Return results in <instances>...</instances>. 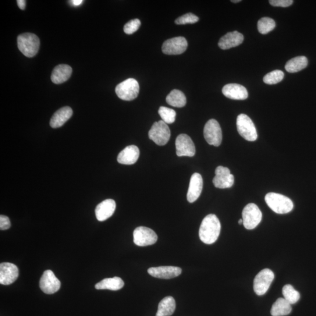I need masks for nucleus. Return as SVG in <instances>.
<instances>
[{"instance_id":"nucleus-1","label":"nucleus","mask_w":316,"mask_h":316,"mask_svg":"<svg viewBox=\"0 0 316 316\" xmlns=\"http://www.w3.org/2000/svg\"><path fill=\"white\" fill-rule=\"evenodd\" d=\"M221 224L218 217L210 214L205 217L199 229V237L202 242L206 244L215 243L220 236Z\"/></svg>"},{"instance_id":"nucleus-2","label":"nucleus","mask_w":316,"mask_h":316,"mask_svg":"<svg viewBox=\"0 0 316 316\" xmlns=\"http://www.w3.org/2000/svg\"><path fill=\"white\" fill-rule=\"evenodd\" d=\"M18 48L28 58H33L40 49V40L36 35L32 33L21 34L17 38Z\"/></svg>"},{"instance_id":"nucleus-3","label":"nucleus","mask_w":316,"mask_h":316,"mask_svg":"<svg viewBox=\"0 0 316 316\" xmlns=\"http://www.w3.org/2000/svg\"><path fill=\"white\" fill-rule=\"evenodd\" d=\"M265 200L269 207L277 214H286L293 208L292 201L282 194L269 193L266 195Z\"/></svg>"},{"instance_id":"nucleus-4","label":"nucleus","mask_w":316,"mask_h":316,"mask_svg":"<svg viewBox=\"0 0 316 316\" xmlns=\"http://www.w3.org/2000/svg\"><path fill=\"white\" fill-rule=\"evenodd\" d=\"M140 92V86L138 81L130 78L117 85L116 93L120 99L124 101H132L136 99Z\"/></svg>"},{"instance_id":"nucleus-5","label":"nucleus","mask_w":316,"mask_h":316,"mask_svg":"<svg viewBox=\"0 0 316 316\" xmlns=\"http://www.w3.org/2000/svg\"><path fill=\"white\" fill-rule=\"evenodd\" d=\"M237 127L240 136L248 141H256L257 131L253 121L244 114L237 117Z\"/></svg>"},{"instance_id":"nucleus-6","label":"nucleus","mask_w":316,"mask_h":316,"mask_svg":"<svg viewBox=\"0 0 316 316\" xmlns=\"http://www.w3.org/2000/svg\"><path fill=\"white\" fill-rule=\"evenodd\" d=\"M149 138L160 146L168 143L170 138V131L168 124L162 120L155 122L149 131Z\"/></svg>"},{"instance_id":"nucleus-7","label":"nucleus","mask_w":316,"mask_h":316,"mask_svg":"<svg viewBox=\"0 0 316 316\" xmlns=\"http://www.w3.org/2000/svg\"><path fill=\"white\" fill-rule=\"evenodd\" d=\"M242 216L243 225L248 230L254 229L261 223L262 218L260 209L254 203L248 204L244 207Z\"/></svg>"},{"instance_id":"nucleus-8","label":"nucleus","mask_w":316,"mask_h":316,"mask_svg":"<svg viewBox=\"0 0 316 316\" xmlns=\"http://www.w3.org/2000/svg\"><path fill=\"white\" fill-rule=\"evenodd\" d=\"M274 278V273L271 269L262 270L254 279V290L255 293L259 296L264 295L267 292Z\"/></svg>"},{"instance_id":"nucleus-9","label":"nucleus","mask_w":316,"mask_h":316,"mask_svg":"<svg viewBox=\"0 0 316 316\" xmlns=\"http://www.w3.org/2000/svg\"><path fill=\"white\" fill-rule=\"evenodd\" d=\"M204 137L208 144L219 147L222 142V131L219 123L215 119L208 120L204 128Z\"/></svg>"},{"instance_id":"nucleus-10","label":"nucleus","mask_w":316,"mask_h":316,"mask_svg":"<svg viewBox=\"0 0 316 316\" xmlns=\"http://www.w3.org/2000/svg\"><path fill=\"white\" fill-rule=\"evenodd\" d=\"M133 236L134 243L140 247L151 246L158 240V236L154 231L145 227H137L134 230Z\"/></svg>"},{"instance_id":"nucleus-11","label":"nucleus","mask_w":316,"mask_h":316,"mask_svg":"<svg viewBox=\"0 0 316 316\" xmlns=\"http://www.w3.org/2000/svg\"><path fill=\"white\" fill-rule=\"evenodd\" d=\"M176 154L178 157H192L196 153L194 143L186 134H180L176 140Z\"/></svg>"},{"instance_id":"nucleus-12","label":"nucleus","mask_w":316,"mask_h":316,"mask_svg":"<svg viewBox=\"0 0 316 316\" xmlns=\"http://www.w3.org/2000/svg\"><path fill=\"white\" fill-rule=\"evenodd\" d=\"M187 42L185 38L178 37L169 39L162 45V52L166 55H180L186 51Z\"/></svg>"},{"instance_id":"nucleus-13","label":"nucleus","mask_w":316,"mask_h":316,"mask_svg":"<svg viewBox=\"0 0 316 316\" xmlns=\"http://www.w3.org/2000/svg\"><path fill=\"white\" fill-rule=\"evenodd\" d=\"M216 176L213 183L217 188L227 189L232 187L234 183V177L226 167L219 166L216 168Z\"/></svg>"},{"instance_id":"nucleus-14","label":"nucleus","mask_w":316,"mask_h":316,"mask_svg":"<svg viewBox=\"0 0 316 316\" xmlns=\"http://www.w3.org/2000/svg\"><path fill=\"white\" fill-rule=\"evenodd\" d=\"M60 280L51 270H47L44 272L40 281L42 292L48 294L55 293L60 289Z\"/></svg>"},{"instance_id":"nucleus-15","label":"nucleus","mask_w":316,"mask_h":316,"mask_svg":"<svg viewBox=\"0 0 316 316\" xmlns=\"http://www.w3.org/2000/svg\"><path fill=\"white\" fill-rule=\"evenodd\" d=\"M19 275V268L16 265L10 262H3L0 264V283L9 285L16 281Z\"/></svg>"},{"instance_id":"nucleus-16","label":"nucleus","mask_w":316,"mask_h":316,"mask_svg":"<svg viewBox=\"0 0 316 316\" xmlns=\"http://www.w3.org/2000/svg\"><path fill=\"white\" fill-rule=\"evenodd\" d=\"M148 272L155 278L169 279L179 276L182 273V269L177 266H163L150 268Z\"/></svg>"},{"instance_id":"nucleus-17","label":"nucleus","mask_w":316,"mask_h":316,"mask_svg":"<svg viewBox=\"0 0 316 316\" xmlns=\"http://www.w3.org/2000/svg\"><path fill=\"white\" fill-rule=\"evenodd\" d=\"M203 184V178L200 174L195 173L191 176L187 194V199L189 203H193L200 197Z\"/></svg>"},{"instance_id":"nucleus-18","label":"nucleus","mask_w":316,"mask_h":316,"mask_svg":"<svg viewBox=\"0 0 316 316\" xmlns=\"http://www.w3.org/2000/svg\"><path fill=\"white\" fill-rule=\"evenodd\" d=\"M223 94L227 98L236 100H244L248 97L246 88L236 83L226 84L222 89Z\"/></svg>"},{"instance_id":"nucleus-19","label":"nucleus","mask_w":316,"mask_h":316,"mask_svg":"<svg viewBox=\"0 0 316 316\" xmlns=\"http://www.w3.org/2000/svg\"><path fill=\"white\" fill-rule=\"evenodd\" d=\"M243 41L244 36L242 34L236 31L230 32L220 38L219 47L223 50H227L238 47L242 44Z\"/></svg>"},{"instance_id":"nucleus-20","label":"nucleus","mask_w":316,"mask_h":316,"mask_svg":"<svg viewBox=\"0 0 316 316\" xmlns=\"http://www.w3.org/2000/svg\"><path fill=\"white\" fill-rule=\"evenodd\" d=\"M116 208V201L113 199H107L98 204L95 208V213L98 221L104 222L114 214Z\"/></svg>"},{"instance_id":"nucleus-21","label":"nucleus","mask_w":316,"mask_h":316,"mask_svg":"<svg viewBox=\"0 0 316 316\" xmlns=\"http://www.w3.org/2000/svg\"><path fill=\"white\" fill-rule=\"evenodd\" d=\"M140 157V150L136 145H130L120 152L117 161L121 164H134Z\"/></svg>"},{"instance_id":"nucleus-22","label":"nucleus","mask_w":316,"mask_h":316,"mask_svg":"<svg viewBox=\"0 0 316 316\" xmlns=\"http://www.w3.org/2000/svg\"><path fill=\"white\" fill-rule=\"evenodd\" d=\"M73 115V110L70 107H64L57 111L52 116L50 126L53 129L61 127Z\"/></svg>"},{"instance_id":"nucleus-23","label":"nucleus","mask_w":316,"mask_h":316,"mask_svg":"<svg viewBox=\"0 0 316 316\" xmlns=\"http://www.w3.org/2000/svg\"><path fill=\"white\" fill-rule=\"evenodd\" d=\"M72 73V69L70 66L61 64L56 66L51 74V80L55 84H62L69 79Z\"/></svg>"},{"instance_id":"nucleus-24","label":"nucleus","mask_w":316,"mask_h":316,"mask_svg":"<svg viewBox=\"0 0 316 316\" xmlns=\"http://www.w3.org/2000/svg\"><path fill=\"white\" fill-rule=\"evenodd\" d=\"M176 308V302L172 296H167L163 299L158 305V310L156 316H170L173 314Z\"/></svg>"},{"instance_id":"nucleus-25","label":"nucleus","mask_w":316,"mask_h":316,"mask_svg":"<svg viewBox=\"0 0 316 316\" xmlns=\"http://www.w3.org/2000/svg\"><path fill=\"white\" fill-rule=\"evenodd\" d=\"M124 286V282L119 277H114L112 278H106L102 280L95 285V288L97 290L109 289L111 290H119L122 289Z\"/></svg>"},{"instance_id":"nucleus-26","label":"nucleus","mask_w":316,"mask_h":316,"mask_svg":"<svg viewBox=\"0 0 316 316\" xmlns=\"http://www.w3.org/2000/svg\"><path fill=\"white\" fill-rule=\"evenodd\" d=\"M292 311L291 304L284 298H279L272 305L271 313L272 316L288 315Z\"/></svg>"},{"instance_id":"nucleus-27","label":"nucleus","mask_w":316,"mask_h":316,"mask_svg":"<svg viewBox=\"0 0 316 316\" xmlns=\"http://www.w3.org/2000/svg\"><path fill=\"white\" fill-rule=\"evenodd\" d=\"M307 65L308 60L306 56H297L286 63L285 69L289 73H296L306 68Z\"/></svg>"},{"instance_id":"nucleus-28","label":"nucleus","mask_w":316,"mask_h":316,"mask_svg":"<svg viewBox=\"0 0 316 316\" xmlns=\"http://www.w3.org/2000/svg\"><path fill=\"white\" fill-rule=\"evenodd\" d=\"M166 100L167 103L175 108H183L186 104V97L182 91L179 90H173L167 95Z\"/></svg>"},{"instance_id":"nucleus-29","label":"nucleus","mask_w":316,"mask_h":316,"mask_svg":"<svg viewBox=\"0 0 316 316\" xmlns=\"http://www.w3.org/2000/svg\"><path fill=\"white\" fill-rule=\"evenodd\" d=\"M282 293L284 299L288 301L290 304H295L299 300L300 293L294 289L290 285L284 286L282 289Z\"/></svg>"},{"instance_id":"nucleus-30","label":"nucleus","mask_w":316,"mask_h":316,"mask_svg":"<svg viewBox=\"0 0 316 316\" xmlns=\"http://www.w3.org/2000/svg\"><path fill=\"white\" fill-rule=\"evenodd\" d=\"M276 27L275 21L269 17L262 18L258 23V30L261 34H267Z\"/></svg>"},{"instance_id":"nucleus-31","label":"nucleus","mask_w":316,"mask_h":316,"mask_svg":"<svg viewBox=\"0 0 316 316\" xmlns=\"http://www.w3.org/2000/svg\"><path fill=\"white\" fill-rule=\"evenodd\" d=\"M158 113L163 122L166 124H170L175 122L176 116L175 110L162 106L159 108Z\"/></svg>"},{"instance_id":"nucleus-32","label":"nucleus","mask_w":316,"mask_h":316,"mask_svg":"<svg viewBox=\"0 0 316 316\" xmlns=\"http://www.w3.org/2000/svg\"><path fill=\"white\" fill-rule=\"evenodd\" d=\"M285 76L282 71L275 70L266 74L264 76V82L268 84H275L281 81Z\"/></svg>"},{"instance_id":"nucleus-33","label":"nucleus","mask_w":316,"mask_h":316,"mask_svg":"<svg viewBox=\"0 0 316 316\" xmlns=\"http://www.w3.org/2000/svg\"><path fill=\"white\" fill-rule=\"evenodd\" d=\"M199 19L192 13H187L178 18L175 21L177 25H184L187 24H194L198 22Z\"/></svg>"},{"instance_id":"nucleus-34","label":"nucleus","mask_w":316,"mask_h":316,"mask_svg":"<svg viewBox=\"0 0 316 316\" xmlns=\"http://www.w3.org/2000/svg\"><path fill=\"white\" fill-rule=\"evenodd\" d=\"M141 21L138 19L131 20L124 27V33L128 35H131L136 33L141 26Z\"/></svg>"},{"instance_id":"nucleus-35","label":"nucleus","mask_w":316,"mask_h":316,"mask_svg":"<svg viewBox=\"0 0 316 316\" xmlns=\"http://www.w3.org/2000/svg\"><path fill=\"white\" fill-rule=\"evenodd\" d=\"M270 5L273 7H287L292 5L293 0H270Z\"/></svg>"},{"instance_id":"nucleus-36","label":"nucleus","mask_w":316,"mask_h":316,"mask_svg":"<svg viewBox=\"0 0 316 316\" xmlns=\"http://www.w3.org/2000/svg\"><path fill=\"white\" fill-rule=\"evenodd\" d=\"M11 222L8 217L1 215L0 216V229L6 230L10 228Z\"/></svg>"},{"instance_id":"nucleus-37","label":"nucleus","mask_w":316,"mask_h":316,"mask_svg":"<svg viewBox=\"0 0 316 316\" xmlns=\"http://www.w3.org/2000/svg\"><path fill=\"white\" fill-rule=\"evenodd\" d=\"M18 6L21 10H25L26 7V1L25 0H17V1Z\"/></svg>"},{"instance_id":"nucleus-38","label":"nucleus","mask_w":316,"mask_h":316,"mask_svg":"<svg viewBox=\"0 0 316 316\" xmlns=\"http://www.w3.org/2000/svg\"><path fill=\"white\" fill-rule=\"evenodd\" d=\"M74 5L75 6H79L81 3L83 2V1H81V0H73L72 2Z\"/></svg>"},{"instance_id":"nucleus-39","label":"nucleus","mask_w":316,"mask_h":316,"mask_svg":"<svg viewBox=\"0 0 316 316\" xmlns=\"http://www.w3.org/2000/svg\"><path fill=\"white\" fill-rule=\"evenodd\" d=\"M241 2V0H233V1H232V2L234 3H237Z\"/></svg>"},{"instance_id":"nucleus-40","label":"nucleus","mask_w":316,"mask_h":316,"mask_svg":"<svg viewBox=\"0 0 316 316\" xmlns=\"http://www.w3.org/2000/svg\"><path fill=\"white\" fill-rule=\"evenodd\" d=\"M239 223L240 224V225H242V224H243V219H240L239 220Z\"/></svg>"}]
</instances>
